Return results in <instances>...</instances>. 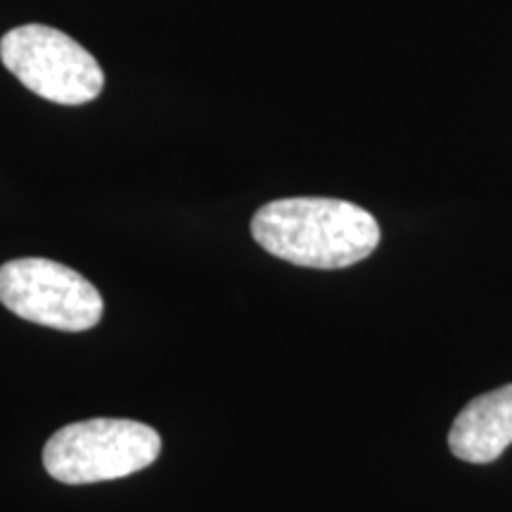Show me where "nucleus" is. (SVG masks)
I'll return each instance as SVG.
<instances>
[{
  "label": "nucleus",
  "mask_w": 512,
  "mask_h": 512,
  "mask_svg": "<svg viewBox=\"0 0 512 512\" xmlns=\"http://www.w3.org/2000/svg\"><path fill=\"white\" fill-rule=\"evenodd\" d=\"M252 238L268 254L294 266L335 271L368 259L380 245V226L358 204L332 197H287L256 211Z\"/></svg>",
  "instance_id": "f257e3e1"
},
{
  "label": "nucleus",
  "mask_w": 512,
  "mask_h": 512,
  "mask_svg": "<svg viewBox=\"0 0 512 512\" xmlns=\"http://www.w3.org/2000/svg\"><path fill=\"white\" fill-rule=\"evenodd\" d=\"M162 451V437L136 420L93 418L57 430L43 448V467L62 484H98L145 470Z\"/></svg>",
  "instance_id": "f03ea898"
},
{
  "label": "nucleus",
  "mask_w": 512,
  "mask_h": 512,
  "mask_svg": "<svg viewBox=\"0 0 512 512\" xmlns=\"http://www.w3.org/2000/svg\"><path fill=\"white\" fill-rule=\"evenodd\" d=\"M0 60L31 93L57 105H86L105 86L98 60L48 24H24L0 38Z\"/></svg>",
  "instance_id": "7ed1b4c3"
},
{
  "label": "nucleus",
  "mask_w": 512,
  "mask_h": 512,
  "mask_svg": "<svg viewBox=\"0 0 512 512\" xmlns=\"http://www.w3.org/2000/svg\"><path fill=\"white\" fill-rule=\"evenodd\" d=\"M0 304L29 323L62 332L91 330L105 311L100 292L81 273L36 256L0 266Z\"/></svg>",
  "instance_id": "20e7f679"
},
{
  "label": "nucleus",
  "mask_w": 512,
  "mask_h": 512,
  "mask_svg": "<svg viewBox=\"0 0 512 512\" xmlns=\"http://www.w3.org/2000/svg\"><path fill=\"white\" fill-rule=\"evenodd\" d=\"M512 444V384L472 399L448 432V448L465 463H494Z\"/></svg>",
  "instance_id": "39448f33"
}]
</instances>
